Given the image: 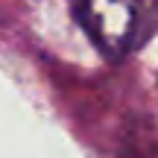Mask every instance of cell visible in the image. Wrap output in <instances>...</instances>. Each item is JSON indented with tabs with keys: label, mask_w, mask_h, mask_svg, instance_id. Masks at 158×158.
Here are the masks:
<instances>
[{
	"label": "cell",
	"mask_w": 158,
	"mask_h": 158,
	"mask_svg": "<svg viewBox=\"0 0 158 158\" xmlns=\"http://www.w3.org/2000/svg\"><path fill=\"white\" fill-rule=\"evenodd\" d=\"M73 18L108 59H126L158 32V0H70Z\"/></svg>",
	"instance_id": "6da1fadb"
}]
</instances>
